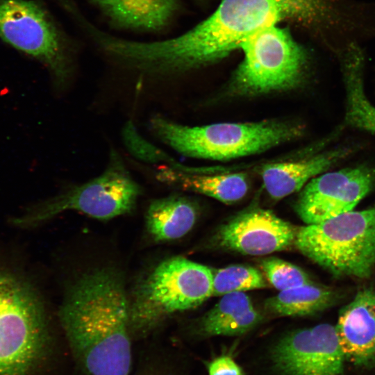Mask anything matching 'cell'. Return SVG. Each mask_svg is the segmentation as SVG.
<instances>
[{
	"label": "cell",
	"instance_id": "24",
	"mask_svg": "<svg viewBox=\"0 0 375 375\" xmlns=\"http://www.w3.org/2000/svg\"><path fill=\"white\" fill-rule=\"evenodd\" d=\"M150 375V374H149Z\"/></svg>",
	"mask_w": 375,
	"mask_h": 375
},
{
	"label": "cell",
	"instance_id": "2",
	"mask_svg": "<svg viewBox=\"0 0 375 375\" xmlns=\"http://www.w3.org/2000/svg\"><path fill=\"white\" fill-rule=\"evenodd\" d=\"M71 351L86 375H129L132 335L124 279L110 267L81 275L58 311Z\"/></svg>",
	"mask_w": 375,
	"mask_h": 375
},
{
	"label": "cell",
	"instance_id": "14",
	"mask_svg": "<svg viewBox=\"0 0 375 375\" xmlns=\"http://www.w3.org/2000/svg\"><path fill=\"white\" fill-rule=\"evenodd\" d=\"M348 152L349 149L340 148L302 160L269 162L260 168L259 174L267 193L278 200L301 190Z\"/></svg>",
	"mask_w": 375,
	"mask_h": 375
},
{
	"label": "cell",
	"instance_id": "6",
	"mask_svg": "<svg viewBox=\"0 0 375 375\" xmlns=\"http://www.w3.org/2000/svg\"><path fill=\"white\" fill-rule=\"evenodd\" d=\"M294 244L335 276L368 278L375 269V205L297 228Z\"/></svg>",
	"mask_w": 375,
	"mask_h": 375
},
{
	"label": "cell",
	"instance_id": "13",
	"mask_svg": "<svg viewBox=\"0 0 375 375\" xmlns=\"http://www.w3.org/2000/svg\"><path fill=\"white\" fill-rule=\"evenodd\" d=\"M335 326L346 361L375 367V290H358L340 310Z\"/></svg>",
	"mask_w": 375,
	"mask_h": 375
},
{
	"label": "cell",
	"instance_id": "4",
	"mask_svg": "<svg viewBox=\"0 0 375 375\" xmlns=\"http://www.w3.org/2000/svg\"><path fill=\"white\" fill-rule=\"evenodd\" d=\"M49 341L45 311L35 290L0 270V375H31L45 358Z\"/></svg>",
	"mask_w": 375,
	"mask_h": 375
},
{
	"label": "cell",
	"instance_id": "17",
	"mask_svg": "<svg viewBox=\"0 0 375 375\" xmlns=\"http://www.w3.org/2000/svg\"><path fill=\"white\" fill-rule=\"evenodd\" d=\"M92 1L114 24L151 31L163 28L177 8V0Z\"/></svg>",
	"mask_w": 375,
	"mask_h": 375
},
{
	"label": "cell",
	"instance_id": "3",
	"mask_svg": "<svg viewBox=\"0 0 375 375\" xmlns=\"http://www.w3.org/2000/svg\"><path fill=\"white\" fill-rule=\"evenodd\" d=\"M149 125L161 141L180 154L221 161L260 153L303 134L299 124L276 119L188 126L157 115Z\"/></svg>",
	"mask_w": 375,
	"mask_h": 375
},
{
	"label": "cell",
	"instance_id": "23",
	"mask_svg": "<svg viewBox=\"0 0 375 375\" xmlns=\"http://www.w3.org/2000/svg\"><path fill=\"white\" fill-rule=\"evenodd\" d=\"M208 375H244L242 368L227 355L215 358L207 365Z\"/></svg>",
	"mask_w": 375,
	"mask_h": 375
},
{
	"label": "cell",
	"instance_id": "15",
	"mask_svg": "<svg viewBox=\"0 0 375 375\" xmlns=\"http://www.w3.org/2000/svg\"><path fill=\"white\" fill-rule=\"evenodd\" d=\"M201 318L199 328L206 336L242 335L257 326L262 317L244 292L222 296Z\"/></svg>",
	"mask_w": 375,
	"mask_h": 375
},
{
	"label": "cell",
	"instance_id": "7",
	"mask_svg": "<svg viewBox=\"0 0 375 375\" xmlns=\"http://www.w3.org/2000/svg\"><path fill=\"white\" fill-rule=\"evenodd\" d=\"M240 49L244 58L228 83L229 94L254 97L285 92L303 83L308 54L287 29L266 27L247 38Z\"/></svg>",
	"mask_w": 375,
	"mask_h": 375
},
{
	"label": "cell",
	"instance_id": "10",
	"mask_svg": "<svg viewBox=\"0 0 375 375\" xmlns=\"http://www.w3.org/2000/svg\"><path fill=\"white\" fill-rule=\"evenodd\" d=\"M271 360L281 375H343L346 361L330 324L287 333L272 348Z\"/></svg>",
	"mask_w": 375,
	"mask_h": 375
},
{
	"label": "cell",
	"instance_id": "1",
	"mask_svg": "<svg viewBox=\"0 0 375 375\" xmlns=\"http://www.w3.org/2000/svg\"><path fill=\"white\" fill-rule=\"evenodd\" d=\"M331 17L328 0H222L207 19L174 38L124 40L126 67L149 75L184 72L217 61L256 32L283 20L315 26Z\"/></svg>",
	"mask_w": 375,
	"mask_h": 375
},
{
	"label": "cell",
	"instance_id": "20",
	"mask_svg": "<svg viewBox=\"0 0 375 375\" xmlns=\"http://www.w3.org/2000/svg\"><path fill=\"white\" fill-rule=\"evenodd\" d=\"M338 294L333 289L314 282L280 291L266 300L265 308L281 317H303L314 315L331 306Z\"/></svg>",
	"mask_w": 375,
	"mask_h": 375
},
{
	"label": "cell",
	"instance_id": "21",
	"mask_svg": "<svg viewBox=\"0 0 375 375\" xmlns=\"http://www.w3.org/2000/svg\"><path fill=\"white\" fill-rule=\"evenodd\" d=\"M212 271V295L223 296L233 292L265 288L268 286L263 274L256 268L244 265H231Z\"/></svg>",
	"mask_w": 375,
	"mask_h": 375
},
{
	"label": "cell",
	"instance_id": "5",
	"mask_svg": "<svg viewBox=\"0 0 375 375\" xmlns=\"http://www.w3.org/2000/svg\"><path fill=\"white\" fill-rule=\"evenodd\" d=\"M212 295L210 268L181 256L163 260L128 299L131 333H148L171 315L197 308Z\"/></svg>",
	"mask_w": 375,
	"mask_h": 375
},
{
	"label": "cell",
	"instance_id": "11",
	"mask_svg": "<svg viewBox=\"0 0 375 375\" xmlns=\"http://www.w3.org/2000/svg\"><path fill=\"white\" fill-rule=\"evenodd\" d=\"M374 185L375 169L367 166L322 174L303 187L295 210L306 224L320 223L352 210Z\"/></svg>",
	"mask_w": 375,
	"mask_h": 375
},
{
	"label": "cell",
	"instance_id": "12",
	"mask_svg": "<svg viewBox=\"0 0 375 375\" xmlns=\"http://www.w3.org/2000/svg\"><path fill=\"white\" fill-rule=\"evenodd\" d=\"M297 229L273 212L247 208L219 229L216 241L223 249L249 256L283 251L294 244Z\"/></svg>",
	"mask_w": 375,
	"mask_h": 375
},
{
	"label": "cell",
	"instance_id": "19",
	"mask_svg": "<svg viewBox=\"0 0 375 375\" xmlns=\"http://www.w3.org/2000/svg\"><path fill=\"white\" fill-rule=\"evenodd\" d=\"M364 56L356 44L342 55V72L347 94L345 122L375 135V106L367 99L363 88Z\"/></svg>",
	"mask_w": 375,
	"mask_h": 375
},
{
	"label": "cell",
	"instance_id": "9",
	"mask_svg": "<svg viewBox=\"0 0 375 375\" xmlns=\"http://www.w3.org/2000/svg\"><path fill=\"white\" fill-rule=\"evenodd\" d=\"M0 38L45 65L58 87L69 80L71 65L63 40L46 11L31 0H0Z\"/></svg>",
	"mask_w": 375,
	"mask_h": 375
},
{
	"label": "cell",
	"instance_id": "8",
	"mask_svg": "<svg viewBox=\"0 0 375 375\" xmlns=\"http://www.w3.org/2000/svg\"><path fill=\"white\" fill-rule=\"evenodd\" d=\"M142 190L120 155L112 149L100 175L34 206L15 223L30 226L71 210L108 220L131 212Z\"/></svg>",
	"mask_w": 375,
	"mask_h": 375
},
{
	"label": "cell",
	"instance_id": "16",
	"mask_svg": "<svg viewBox=\"0 0 375 375\" xmlns=\"http://www.w3.org/2000/svg\"><path fill=\"white\" fill-rule=\"evenodd\" d=\"M160 177L163 181L226 204L239 201L249 190L247 174L242 172L206 174L184 166L178 169L169 166L162 172Z\"/></svg>",
	"mask_w": 375,
	"mask_h": 375
},
{
	"label": "cell",
	"instance_id": "18",
	"mask_svg": "<svg viewBox=\"0 0 375 375\" xmlns=\"http://www.w3.org/2000/svg\"><path fill=\"white\" fill-rule=\"evenodd\" d=\"M197 217V208L190 200L174 195L152 201L147 210L145 224L154 241L167 242L185 235Z\"/></svg>",
	"mask_w": 375,
	"mask_h": 375
},
{
	"label": "cell",
	"instance_id": "22",
	"mask_svg": "<svg viewBox=\"0 0 375 375\" xmlns=\"http://www.w3.org/2000/svg\"><path fill=\"white\" fill-rule=\"evenodd\" d=\"M260 266L270 284L279 291L313 282L301 268L278 258H265L260 260Z\"/></svg>",
	"mask_w": 375,
	"mask_h": 375
}]
</instances>
